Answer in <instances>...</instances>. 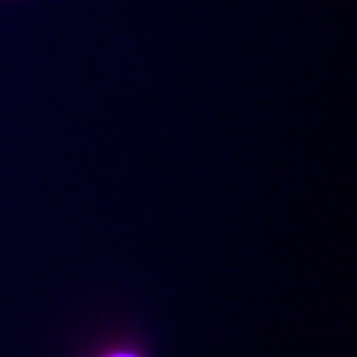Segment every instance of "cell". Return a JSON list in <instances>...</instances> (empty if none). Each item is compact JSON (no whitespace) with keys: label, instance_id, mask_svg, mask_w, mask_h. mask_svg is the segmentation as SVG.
Masks as SVG:
<instances>
[{"label":"cell","instance_id":"obj_1","mask_svg":"<svg viewBox=\"0 0 357 357\" xmlns=\"http://www.w3.org/2000/svg\"><path fill=\"white\" fill-rule=\"evenodd\" d=\"M84 357H153L144 342L131 336L111 337Z\"/></svg>","mask_w":357,"mask_h":357}]
</instances>
